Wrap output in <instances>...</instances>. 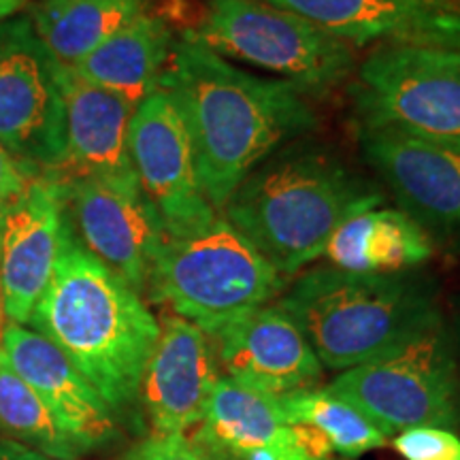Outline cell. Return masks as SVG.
Segmentation results:
<instances>
[{
    "mask_svg": "<svg viewBox=\"0 0 460 460\" xmlns=\"http://www.w3.org/2000/svg\"><path fill=\"white\" fill-rule=\"evenodd\" d=\"M160 90L180 109L200 188L217 214L264 158L318 124L307 92L243 71L192 32L172 43Z\"/></svg>",
    "mask_w": 460,
    "mask_h": 460,
    "instance_id": "obj_1",
    "label": "cell"
},
{
    "mask_svg": "<svg viewBox=\"0 0 460 460\" xmlns=\"http://www.w3.org/2000/svg\"><path fill=\"white\" fill-rule=\"evenodd\" d=\"M28 326L56 343L113 411L139 399L160 322L135 288L79 243L71 224Z\"/></svg>",
    "mask_w": 460,
    "mask_h": 460,
    "instance_id": "obj_2",
    "label": "cell"
},
{
    "mask_svg": "<svg viewBox=\"0 0 460 460\" xmlns=\"http://www.w3.org/2000/svg\"><path fill=\"white\" fill-rule=\"evenodd\" d=\"M384 192L329 147L290 141L256 166L220 216L284 278L324 254L345 217L382 205Z\"/></svg>",
    "mask_w": 460,
    "mask_h": 460,
    "instance_id": "obj_3",
    "label": "cell"
},
{
    "mask_svg": "<svg viewBox=\"0 0 460 460\" xmlns=\"http://www.w3.org/2000/svg\"><path fill=\"white\" fill-rule=\"evenodd\" d=\"M322 367L348 371L393 352L441 318L430 284L411 271H305L279 298Z\"/></svg>",
    "mask_w": 460,
    "mask_h": 460,
    "instance_id": "obj_4",
    "label": "cell"
},
{
    "mask_svg": "<svg viewBox=\"0 0 460 460\" xmlns=\"http://www.w3.org/2000/svg\"><path fill=\"white\" fill-rule=\"evenodd\" d=\"M147 286L154 298L209 337L271 303L286 278L217 214L197 233L163 241Z\"/></svg>",
    "mask_w": 460,
    "mask_h": 460,
    "instance_id": "obj_5",
    "label": "cell"
},
{
    "mask_svg": "<svg viewBox=\"0 0 460 460\" xmlns=\"http://www.w3.org/2000/svg\"><path fill=\"white\" fill-rule=\"evenodd\" d=\"M194 37L226 60L275 75L303 92L326 94L356 71L349 43L262 0H203Z\"/></svg>",
    "mask_w": 460,
    "mask_h": 460,
    "instance_id": "obj_6",
    "label": "cell"
},
{
    "mask_svg": "<svg viewBox=\"0 0 460 460\" xmlns=\"http://www.w3.org/2000/svg\"><path fill=\"white\" fill-rule=\"evenodd\" d=\"M358 128L390 130L460 152V51L377 45L349 85Z\"/></svg>",
    "mask_w": 460,
    "mask_h": 460,
    "instance_id": "obj_7",
    "label": "cell"
},
{
    "mask_svg": "<svg viewBox=\"0 0 460 460\" xmlns=\"http://www.w3.org/2000/svg\"><path fill=\"white\" fill-rule=\"evenodd\" d=\"M326 390L352 402L386 437L460 427L456 345L441 318L393 352L343 371Z\"/></svg>",
    "mask_w": 460,
    "mask_h": 460,
    "instance_id": "obj_8",
    "label": "cell"
},
{
    "mask_svg": "<svg viewBox=\"0 0 460 460\" xmlns=\"http://www.w3.org/2000/svg\"><path fill=\"white\" fill-rule=\"evenodd\" d=\"M58 65L28 17L0 22V146L31 177L65 164Z\"/></svg>",
    "mask_w": 460,
    "mask_h": 460,
    "instance_id": "obj_9",
    "label": "cell"
},
{
    "mask_svg": "<svg viewBox=\"0 0 460 460\" xmlns=\"http://www.w3.org/2000/svg\"><path fill=\"white\" fill-rule=\"evenodd\" d=\"M128 154L143 197L169 239L186 237L217 217L197 175L192 143L175 102L156 90L139 102L128 128Z\"/></svg>",
    "mask_w": 460,
    "mask_h": 460,
    "instance_id": "obj_10",
    "label": "cell"
},
{
    "mask_svg": "<svg viewBox=\"0 0 460 460\" xmlns=\"http://www.w3.org/2000/svg\"><path fill=\"white\" fill-rule=\"evenodd\" d=\"M60 183L79 243L137 292L147 288L166 234L139 181L85 175Z\"/></svg>",
    "mask_w": 460,
    "mask_h": 460,
    "instance_id": "obj_11",
    "label": "cell"
},
{
    "mask_svg": "<svg viewBox=\"0 0 460 460\" xmlns=\"http://www.w3.org/2000/svg\"><path fill=\"white\" fill-rule=\"evenodd\" d=\"M367 163L429 239L460 250V152L390 130L358 128Z\"/></svg>",
    "mask_w": 460,
    "mask_h": 460,
    "instance_id": "obj_12",
    "label": "cell"
},
{
    "mask_svg": "<svg viewBox=\"0 0 460 460\" xmlns=\"http://www.w3.org/2000/svg\"><path fill=\"white\" fill-rule=\"evenodd\" d=\"M68 230L65 186L56 175L28 177L0 217V286L4 318L28 326L48 290Z\"/></svg>",
    "mask_w": 460,
    "mask_h": 460,
    "instance_id": "obj_13",
    "label": "cell"
},
{
    "mask_svg": "<svg viewBox=\"0 0 460 460\" xmlns=\"http://www.w3.org/2000/svg\"><path fill=\"white\" fill-rule=\"evenodd\" d=\"M217 369L243 386L284 396L314 390L324 367L295 320L264 305L209 335Z\"/></svg>",
    "mask_w": 460,
    "mask_h": 460,
    "instance_id": "obj_14",
    "label": "cell"
},
{
    "mask_svg": "<svg viewBox=\"0 0 460 460\" xmlns=\"http://www.w3.org/2000/svg\"><path fill=\"white\" fill-rule=\"evenodd\" d=\"M220 377L209 337L180 315H166L141 379L152 435H188L200 424Z\"/></svg>",
    "mask_w": 460,
    "mask_h": 460,
    "instance_id": "obj_15",
    "label": "cell"
},
{
    "mask_svg": "<svg viewBox=\"0 0 460 460\" xmlns=\"http://www.w3.org/2000/svg\"><path fill=\"white\" fill-rule=\"evenodd\" d=\"M0 345L13 369L84 454L113 441L118 435L113 410L56 343L28 326L4 324Z\"/></svg>",
    "mask_w": 460,
    "mask_h": 460,
    "instance_id": "obj_16",
    "label": "cell"
},
{
    "mask_svg": "<svg viewBox=\"0 0 460 460\" xmlns=\"http://www.w3.org/2000/svg\"><path fill=\"white\" fill-rule=\"evenodd\" d=\"M192 439L224 460H335L305 450L279 396L220 376Z\"/></svg>",
    "mask_w": 460,
    "mask_h": 460,
    "instance_id": "obj_17",
    "label": "cell"
},
{
    "mask_svg": "<svg viewBox=\"0 0 460 460\" xmlns=\"http://www.w3.org/2000/svg\"><path fill=\"white\" fill-rule=\"evenodd\" d=\"M58 85L65 105V164L56 177L137 180L128 154L135 107L71 66L58 65Z\"/></svg>",
    "mask_w": 460,
    "mask_h": 460,
    "instance_id": "obj_18",
    "label": "cell"
},
{
    "mask_svg": "<svg viewBox=\"0 0 460 460\" xmlns=\"http://www.w3.org/2000/svg\"><path fill=\"white\" fill-rule=\"evenodd\" d=\"M354 45H427L460 51V17L416 0H262Z\"/></svg>",
    "mask_w": 460,
    "mask_h": 460,
    "instance_id": "obj_19",
    "label": "cell"
},
{
    "mask_svg": "<svg viewBox=\"0 0 460 460\" xmlns=\"http://www.w3.org/2000/svg\"><path fill=\"white\" fill-rule=\"evenodd\" d=\"M322 256L349 273H401L427 262L433 241L401 209L376 205L345 217Z\"/></svg>",
    "mask_w": 460,
    "mask_h": 460,
    "instance_id": "obj_20",
    "label": "cell"
},
{
    "mask_svg": "<svg viewBox=\"0 0 460 460\" xmlns=\"http://www.w3.org/2000/svg\"><path fill=\"white\" fill-rule=\"evenodd\" d=\"M172 43L164 22L143 13L84 58L75 71L137 109L160 88Z\"/></svg>",
    "mask_w": 460,
    "mask_h": 460,
    "instance_id": "obj_21",
    "label": "cell"
},
{
    "mask_svg": "<svg viewBox=\"0 0 460 460\" xmlns=\"http://www.w3.org/2000/svg\"><path fill=\"white\" fill-rule=\"evenodd\" d=\"M146 13V0H43L34 32L62 66L75 68L107 39Z\"/></svg>",
    "mask_w": 460,
    "mask_h": 460,
    "instance_id": "obj_22",
    "label": "cell"
},
{
    "mask_svg": "<svg viewBox=\"0 0 460 460\" xmlns=\"http://www.w3.org/2000/svg\"><path fill=\"white\" fill-rule=\"evenodd\" d=\"M0 435L56 460H77L84 450L58 424L37 393L11 365L0 345Z\"/></svg>",
    "mask_w": 460,
    "mask_h": 460,
    "instance_id": "obj_23",
    "label": "cell"
},
{
    "mask_svg": "<svg viewBox=\"0 0 460 460\" xmlns=\"http://www.w3.org/2000/svg\"><path fill=\"white\" fill-rule=\"evenodd\" d=\"M279 402L292 422L318 430L341 456L354 458L386 446L388 437L365 413L329 390H301L279 396Z\"/></svg>",
    "mask_w": 460,
    "mask_h": 460,
    "instance_id": "obj_24",
    "label": "cell"
},
{
    "mask_svg": "<svg viewBox=\"0 0 460 460\" xmlns=\"http://www.w3.org/2000/svg\"><path fill=\"white\" fill-rule=\"evenodd\" d=\"M393 446L405 460H460V439L447 429H407Z\"/></svg>",
    "mask_w": 460,
    "mask_h": 460,
    "instance_id": "obj_25",
    "label": "cell"
},
{
    "mask_svg": "<svg viewBox=\"0 0 460 460\" xmlns=\"http://www.w3.org/2000/svg\"><path fill=\"white\" fill-rule=\"evenodd\" d=\"M124 460H224L188 435H149Z\"/></svg>",
    "mask_w": 460,
    "mask_h": 460,
    "instance_id": "obj_26",
    "label": "cell"
},
{
    "mask_svg": "<svg viewBox=\"0 0 460 460\" xmlns=\"http://www.w3.org/2000/svg\"><path fill=\"white\" fill-rule=\"evenodd\" d=\"M28 177L31 175H26L20 169V164L15 163V158L0 146V217L15 203L17 197L24 192Z\"/></svg>",
    "mask_w": 460,
    "mask_h": 460,
    "instance_id": "obj_27",
    "label": "cell"
},
{
    "mask_svg": "<svg viewBox=\"0 0 460 460\" xmlns=\"http://www.w3.org/2000/svg\"><path fill=\"white\" fill-rule=\"evenodd\" d=\"M0 460H56L45 456V454L32 450L20 441L9 439V437L0 435Z\"/></svg>",
    "mask_w": 460,
    "mask_h": 460,
    "instance_id": "obj_28",
    "label": "cell"
},
{
    "mask_svg": "<svg viewBox=\"0 0 460 460\" xmlns=\"http://www.w3.org/2000/svg\"><path fill=\"white\" fill-rule=\"evenodd\" d=\"M416 3L433 11H439V13L460 17V0H416Z\"/></svg>",
    "mask_w": 460,
    "mask_h": 460,
    "instance_id": "obj_29",
    "label": "cell"
},
{
    "mask_svg": "<svg viewBox=\"0 0 460 460\" xmlns=\"http://www.w3.org/2000/svg\"><path fill=\"white\" fill-rule=\"evenodd\" d=\"M24 4L26 0H0V22L9 20V17L17 13Z\"/></svg>",
    "mask_w": 460,
    "mask_h": 460,
    "instance_id": "obj_30",
    "label": "cell"
},
{
    "mask_svg": "<svg viewBox=\"0 0 460 460\" xmlns=\"http://www.w3.org/2000/svg\"><path fill=\"white\" fill-rule=\"evenodd\" d=\"M3 318H4V305H3V286H0V335H3Z\"/></svg>",
    "mask_w": 460,
    "mask_h": 460,
    "instance_id": "obj_31",
    "label": "cell"
}]
</instances>
